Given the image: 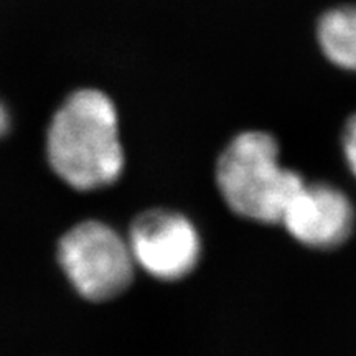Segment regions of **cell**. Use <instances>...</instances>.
Masks as SVG:
<instances>
[{
	"instance_id": "cell-1",
	"label": "cell",
	"mask_w": 356,
	"mask_h": 356,
	"mask_svg": "<svg viewBox=\"0 0 356 356\" xmlns=\"http://www.w3.org/2000/svg\"><path fill=\"white\" fill-rule=\"evenodd\" d=\"M48 162L66 185L89 191L113 185L124 170L114 102L97 89H79L53 115L47 132Z\"/></svg>"
},
{
	"instance_id": "cell-2",
	"label": "cell",
	"mask_w": 356,
	"mask_h": 356,
	"mask_svg": "<svg viewBox=\"0 0 356 356\" xmlns=\"http://www.w3.org/2000/svg\"><path fill=\"white\" fill-rule=\"evenodd\" d=\"M221 197L236 215L257 222L282 221L305 180L282 167L279 145L270 134L249 131L226 145L216 163Z\"/></svg>"
},
{
	"instance_id": "cell-3",
	"label": "cell",
	"mask_w": 356,
	"mask_h": 356,
	"mask_svg": "<svg viewBox=\"0 0 356 356\" xmlns=\"http://www.w3.org/2000/svg\"><path fill=\"white\" fill-rule=\"evenodd\" d=\"M58 262L86 300L118 297L134 280V261L127 239L101 221L73 226L58 243Z\"/></svg>"
},
{
	"instance_id": "cell-4",
	"label": "cell",
	"mask_w": 356,
	"mask_h": 356,
	"mask_svg": "<svg viewBox=\"0 0 356 356\" xmlns=\"http://www.w3.org/2000/svg\"><path fill=\"white\" fill-rule=\"evenodd\" d=\"M127 241L136 264L160 280L186 277L202 254L193 222L170 210H150L137 216Z\"/></svg>"
},
{
	"instance_id": "cell-5",
	"label": "cell",
	"mask_w": 356,
	"mask_h": 356,
	"mask_svg": "<svg viewBox=\"0 0 356 356\" xmlns=\"http://www.w3.org/2000/svg\"><path fill=\"white\" fill-rule=\"evenodd\" d=\"M280 222L293 239L305 246L333 249L350 238L355 226V208L337 186L304 184Z\"/></svg>"
},
{
	"instance_id": "cell-6",
	"label": "cell",
	"mask_w": 356,
	"mask_h": 356,
	"mask_svg": "<svg viewBox=\"0 0 356 356\" xmlns=\"http://www.w3.org/2000/svg\"><path fill=\"white\" fill-rule=\"evenodd\" d=\"M318 42L333 65L356 71V6L325 13L318 24Z\"/></svg>"
},
{
	"instance_id": "cell-7",
	"label": "cell",
	"mask_w": 356,
	"mask_h": 356,
	"mask_svg": "<svg viewBox=\"0 0 356 356\" xmlns=\"http://www.w3.org/2000/svg\"><path fill=\"white\" fill-rule=\"evenodd\" d=\"M343 152L350 170L356 177V114L348 119L343 131Z\"/></svg>"
},
{
	"instance_id": "cell-8",
	"label": "cell",
	"mask_w": 356,
	"mask_h": 356,
	"mask_svg": "<svg viewBox=\"0 0 356 356\" xmlns=\"http://www.w3.org/2000/svg\"><path fill=\"white\" fill-rule=\"evenodd\" d=\"M8 126H10V121H8V114H7L6 108L0 104V137H2L3 134H7Z\"/></svg>"
}]
</instances>
